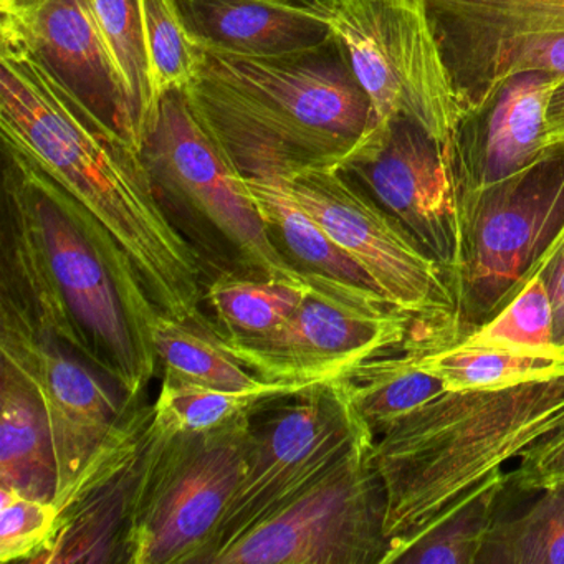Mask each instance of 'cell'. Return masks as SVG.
I'll list each match as a JSON object with an SVG mask.
<instances>
[{
	"mask_svg": "<svg viewBox=\"0 0 564 564\" xmlns=\"http://www.w3.org/2000/svg\"><path fill=\"white\" fill-rule=\"evenodd\" d=\"M0 487L54 501L57 460L44 402L11 362L0 365Z\"/></svg>",
	"mask_w": 564,
	"mask_h": 564,
	"instance_id": "cell-19",
	"label": "cell"
},
{
	"mask_svg": "<svg viewBox=\"0 0 564 564\" xmlns=\"http://www.w3.org/2000/svg\"><path fill=\"white\" fill-rule=\"evenodd\" d=\"M246 183L269 224L270 232L279 237L276 243L280 250L300 270L378 290L368 273L329 239L328 234L296 199L289 181L246 177Z\"/></svg>",
	"mask_w": 564,
	"mask_h": 564,
	"instance_id": "cell-21",
	"label": "cell"
},
{
	"mask_svg": "<svg viewBox=\"0 0 564 564\" xmlns=\"http://www.w3.org/2000/svg\"><path fill=\"white\" fill-rule=\"evenodd\" d=\"M310 2L332 29L371 104V124L356 150L404 118L441 144L460 180L470 117L442 54L425 0Z\"/></svg>",
	"mask_w": 564,
	"mask_h": 564,
	"instance_id": "cell-5",
	"label": "cell"
},
{
	"mask_svg": "<svg viewBox=\"0 0 564 564\" xmlns=\"http://www.w3.org/2000/svg\"><path fill=\"white\" fill-rule=\"evenodd\" d=\"M315 384L318 382L262 381L252 388L227 389L163 379L151 408L150 429L163 435L200 434L253 415Z\"/></svg>",
	"mask_w": 564,
	"mask_h": 564,
	"instance_id": "cell-22",
	"label": "cell"
},
{
	"mask_svg": "<svg viewBox=\"0 0 564 564\" xmlns=\"http://www.w3.org/2000/svg\"><path fill=\"white\" fill-rule=\"evenodd\" d=\"M339 379L376 438L448 391L441 378L422 368L417 346L376 356Z\"/></svg>",
	"mask_w": 564,
	"mask_h": 564,
	"instance_id": "cell-20",
	"label": "cell"
},
{
	"mask_svg": "<svg viewBox=\"0 0 564 564\" xmlns=\"http://www.w3.org/2000/svg\"><path fill=\"white\" fill-rule=\"evenodd\" d=\"M458 341L478 346L547 348L556 345V313L543 273L534 270L520 292Z\"/></svg>",
	"mask_w": 564,
	"mask_h": 564,
	"instance_id": "cell-30",
	"label": "cell"
},
{
	"mask_svg": "<svg viewBox=\"0 0 564 564\" xmlns=\"http://www.w3.org/2000/svg\"><path fill=\"white\" fill-rule=\"evenodd\" d=\"M444 269L455 296L467 250L457 170L441 144L411 120L392 121L345 166Z\"/></svg>",
	"mask_w": 564,
	"mask_h": 564,
	"instance_id": "cell-15",
	"label": "cell"
},
{
	"mask_svg": "<svg viewBox=\"0 0 564 564\" xmlns=\"http://www.w3.org/2000/svg\"><path fill=\"white\" fill-rule=\"evenodd\" d=\"M375 437L358 442L322 477L217 551L209 564H382L386 497L372 462Z\"/></svg>",
	"mask_w": 564,
	"mask_h": 564,
	"instance_id": "cell-8",
	"label": "cell"
},
{
	"mask_svg": "<svg viewBox=\"0 0 564 564\" xmlns=\"http://www.w3.org/2000/svg\"><path fill=\"white\" fill-rule=\"evenodd\" d=\"M58 520L61 510L54 501L0 487V563H32L51 543Z\"/></svg>",
	"mask_w": 564,
	"mask_h": 564,
	"instance_id": "cell-31",
	"label": "cell"
},
{
	"mask_svg": "<svg viewBox=\"0 0 564 564\" xmlns=\"http://www.w3.org/2000/svg\"><path fill=\"white\" fill-rule=\"evenodd\" d=\"M412 328L414 319L378 290L313 273L299 308L272 332L247 338L213 332L260 379L325 382L376 356L417 345Z\"/></svg>",
	"mask_w": 564,
	"mask_h": 564,
	"instance_id": "cell-9",
	"label": "cell"
},
{
	"mask_svg": "<svg viewBox=\"0 0 564 564\" xmlns=\"http://www.w3.org/2000/svg\"><path fill=\"white\" fill-rule=\"evenodd\" d=\"M442 54L471 120L521 74L564 80V0H425Z\"/></svg>",
	"mask_w": 564,
	"mask_h": 564,
	"instance_id": "cell-13",
	"label": "cell"
},
{
	"mask_svg": "<svg viewBox=\"0 0 564 564\" xmlns=\"http://www.w3.org/2000/svg\"><path fill=\"white\" fill-rule=\"evenodd\" d=\"M127 100L128 131L141 151L156 101L150 85L141 0H87Z\"/></svg>",
	"mask_w": 564,
	"mask_h": 564,
	"instance_id": "cell-24",
	"label": "cell"
},
{
	"mask_svg": "<svg viewBox=\"0 0 564 564\" xmlns=\"http://www.w3.org/2000/svg\"><path fill=\"white\" fill-rule=\"evenodd\" d=\"M0 133L100 220L160 312L206 316L203 260L171 220L141 151L29 55L0 52Z\"/></svg>",
	"mask_w": 564,
	"mask_h": 564,
	"instance_id": "cell-1",
	"label": "cell"
},
{
	"mask_svg": "<svg viewBox=\"0 0 564 564\" xmlns=\"http://www.w3.org/2000/svg\"><path fill=\"white\" fill-rule=\"evenodd\" d=\"M177 6L200 47L229 54H299L335 39L318 9L303 0H177Z\"/></svg>",
	"mask_w": 564,
	"mask_h": 564,
	"instance_id": "cell-17",
	"label": "cell"
},
{
	"mask_svg": "<svg viewBox=\"0 0 564 564\" xmlns=\"http://www.w3.org/2000/svg\"><path fill=\"white\" fill-rule=\"evenodd\" d=\"M421 366L448 389L507 388L564 376V346H478L452 343L421 348Z\"/></svg>",
	"mask_w": 564,
	"mask_h": 564,
	"instance_id": "cell-23",
	"label": "cell"
},
{
	"mask_svg": "<svg viewBox=\"0 0 564 564\" xmlns=\"http://www.w3.org/2000/svg\"><path fill=\"white\" fill-rule=\"evenodd\" d=\"M538 494L523 513L495 520L477 564H564V484Z\"/></svg>",
	"mask_w": 564,
	"mask_h": 564,
	"instance_id": "cell-28",
	"label": "cell"
},
{
	"mask_svg": "<svg viewBox=\"0 0 564 564\" xmlns=\"http://www.w3.org/2000/svg\"><path fill=\"white\" fill-rule=\"evenodd\" d=\"M141 9L151 91L158 107L161 98L193 84L203 47L187 31L177 0H141Z\"/></svg>",
	"mask_w": 564,
	"mask_h": 564,
	"instance_id": "cell-29",
	"label": "cell"
},
{
	"mask_svg": "<svg viewBox=\"0 0 564 564\" xmlns=\"http://www.w3.org/2000/svg\"><path fill=\"white\" fill-rule=\"evenodd\" d=\"M252 417L180 435L158 434L148 422L120 563H204L224 511L246 474Z\"/></svg>",
	"mask_w": 564,
	"mask_h": 564,
	"instance_id": "cell-6",
	"label": "cell"
},
{
	"mask_svg": "<svg viewBox=\"0 0 564 564\" xmlns=\"http://www.w3.org/2000/svg\"><path fill=\"white\" fill-rule=\"evenodd\" d=\"M534 270L543 273L546 280L556 313V345L564 346V226L538 260Z\"/></svg>",
	"mask_w": 564,
	"mask_h": 564,
	"instance_id": "cell-33",
	"label": "cell"
},
{
	"mask_svg": "<svg viewBox=\"0 0 564 564\" xmlns=\"http://www.w3.org/2000/svg\"><path fill=\"white\" fill-rule=\"evenodd\" d=\"M464 270L458 333L494 318L520 292L564 226V143L513 176L462 197Z\"/></svg>",
	"mask_w": 564,
	"mask_h": 564,
	"instance_id": "cell-7",
	"label": "cell"
},
{
	"mask_svg": "<svg viewBox=\"0 0 564 564\" xmlns=\"http://www.w3.org/2000/svg\"><path fill=\"white\" fill-rule=\"evenodd\" d=\"M560 80L544 72L511 78L487 111L484 140L465 148L460 166L462 197L500 183L533 164L547 150L546 113Z\"/></svg>",
	"mask_w": 564,
	"mask_h": 564,
	"instance_id": "cell-18",
	"label": "cell"
},
{
	"mask_svg": "<svg viewBox=\"0 0 564 564\" xmlns=\"http://www.w3.org/2000/svg\"><path fill=\"white\" fill-rule=\"evenodd\" d=\"M252 434L246 474L203 564L305 490L358 442L375 437L352 408L341 379L318 382L260 409L252 417Z\"/></svg>",
	"mask_w": 564,
	"mask_h": 564,
	"instance_id": "cell-11",
	"label": "cell"
},
{
	"mask_svg": "<svg viewBox=\"0 0 564 564\" xmlns=\"http://www.w3.org/2000/svg\"><path fill=\"white\" fill-rule=\"evenodd\" d=\"M151 339L158 361L163 362L164 379L170 381L227 389L252 388L265 381L219 345L207 316L181 322L158 312Z\"/></svg>",
	"mask_w": 564,
	"mask_h": 564,
	"instance_id": "cell-25",
	"label": "cell"
},
{
	"mask_svg": "<svg viewBox=\"0 0 564 564\" xmlns=\"http://www.w3.org/2000/svg\"><path fill=\"white\" fill-rule=\"evenodd\" d=\"M564 143V80L554 88L546 113V148Z\"/></svg>",
	"mask_w": 564,
	"mask_h": 564,
	"instance_id": "cell-34",
	"label": "cell"
},
{
	"mask_svg": "<svg viewBox=\"0 0 564 564\" xmlns=\"http://www.w3.org/2000/svg\"><path fill=\"white\" fill-rule=\"evenodd\" d=\"M564 427V376L507 388L448 389L376 438L388 497L382 564L457 510L505 464Z\"/></svg>",
	"mask_w": 564,
	"mask_h": 564,
	"instance_id": "cell-3",
	"label": "cell"
},
{
	"mask_svg": "<svg viewBox=\"0 0 564 564\" xmlns=\"http://www.w3.org/2000/svg\"><path fill=\"white\" fill-rule=\"evenodd\" d=\"M510 475L484 485L457 510L422 531L394 554L389 564H477L485 541L498 518V505Z\"/></svg>",
	"mask_w": 564,
	"mask_h": 564,
	"instance_id": "cell-27",
	"label": "cell"
},
{
	"mask_svg": "<svg viewBox=\"0 0 564 564\" xmlns=\"http://www.w3.org/2000/svg\"><path fill=\"white\" fill-rule=\"evenodd\" d=\"M4 183L34 224L80 352L134 404L156 375L151 326L158 308L133 260L61 184L4 147Z\"/></svg>",
	"mask_w": 564,
	"mask_h": 564,
	"instance_id": "cell-4",
	"label": "cell"
},
{
	"mask_svg": "<svg viewBox=\"0 0 564 564\" xmlns=\"http://www.w3.org/2000/svg\"><path fill=\"white\" fill-rule=\"evenodd\" d=\"M0 355L41 394L57 460V495L64 510L72 495L150 421L151 409L120 408L90 368L62 343L0 326Z\"/></svg>",
	"mask_w": 564,
	"mask_h": 564,
	"instance_id": "cell-14",
	"label": "cell"
},
{
	"mask_svg": "<svg viewBox=\"0 0 564 564\" xmlns=\"http://www.w3.org/2000/svg\"><path fill=\"white\" fill-rule=\"evenodd\" d=\"M303 2H310V0H303Z\"/></svg>",
	"mask_w": 564,
	"mask_h": 564,
	"instance_id": "cell-35",
	"label": "cell"
},
{
	"mask_svg": "<svg viewBox=\"0 0 564 564\" xmlns=\"http://www.w3.org/2000/svg\"><path fill=\"white\" fill-rule=\"evenodd\" d=\"M161 199L171 197L226 237L256 275L308 282L280 250L246 177L216 147L197 120L186 91L161 98L141 147Z\"/></svg>",
	"mask_w": 564,
	"mask_h": 564,
	"instance_id": "cell-12",
	"label": "cell"
},
{
	"mask_svg": "<svg viewBox=\"0 0 564 564\" xmlns=\"http://www.w3.org/2000/svg\"><path fill=\"white\" fill-rule=\"evenodd\" d=\"M191 108L242 177L293 181L345 170L371 124V104L341 45L252 57L203 47Z\"/></svg>",
	"mask_w": 564,
	"mask_h": 564,
	"instance_id": "cell-2",
	"label": "cell"
},
{
	"mask_svg": "<svg viewBox=\"0 0 564 564\" xmlns=\"http://www.w3.org/2000/svg\"><path fill=\"white\" fill-rule=\"evenodd\" d=\"M290 189L395 308L424 333L425 348L460 339L458 303L444 269L361 184L341 170L313 171Z\"/></svg>",
	"mask_w": 564,
	"mask_h": 564,
	"instance_id": "cell-10",
	"label": "cell"
},
{
	"mask_svg": "<svg viewBox=\"0 0 564 564\" xmlns=\"http://www.w3.org/2000/svg\"><path fill=\"white\" fill-rule=\"evenodd\" d=\"M520 464L510 475L508 487L521 494H538L544 488L564 484V427L520 455Z\"/></svg>",
	"mask_w": 564,
	"mask_h": 564,
	"instance_id": "cell-32",
	"label": "cell"
},
{
	"mask_svg": "<svg viewBox=\"0 0 564 564\" xmlns=\"http://www.w3.org/2000/svg\"><path fill=\"white\" fill-rule=\"evenodd\" d=\"M312 280L313 273L308 282L223 273L206 285L204 293V302L214 313L210 325L224 336L265 335L299 308Z\"/></svg>",
	"mask_w": 564,
	"mask_h": 564,
	"instance_id": "cell-26",
	"label": "cell"
},
{
	"mask_svg": "<svg viewBox=\"0 0 564 564\" xmlns=\"http://www.w3.org/2000/svg\"><path fill=\"white\" fill-rule=\"evenodd\" d=\"M0 52L35 58L130 140L123 88L87 0H0Z\"/></svg>",
	"mask_w": 564,
	"mask_h": 564,
	"instance_id": "cell-16",
	"label": "cell"
}]
</instances>
